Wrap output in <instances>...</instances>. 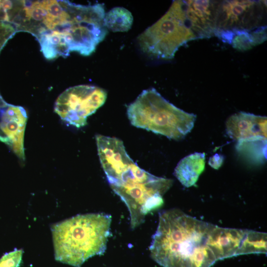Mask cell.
Returning <instances> with one entry per match:
<instances>
[{
  "label": "cell",
  "instance_id": "6da1fadb",
  "mask_svg": "<svg viewBox=\"0 0 267 267\" xmlns=\"http://www.w3.org/2000/svg\"><path fill=\"white\" fill-rule=\"evenodd\" d=\"M223 228L178 209L163 211L152 237L150 256L163 267H211L225 259Z\"/></svg>",
  "mask_w": 267,
  "mask_h": 267
},
{
  "label": "cell",
  "instance_id": "7a4b0ae2",
  "mask_svg": "<svg viewBox=\"0 0 267 267\" xmlns=\"http://www.w3.org/2000/svg\"><path fill=\"white\" fill-rule=\"evenodd\" d=\"M103 3L84 5L60 0L52 15L45 14L34 36L47 33L57 39L63 57L71 51L88 56L108 33Z\"/></svg>",
  "mask_w": 267,
  "mask_h": 267
},
{
  "label": "cell",
  "instance_id": "3957f363",
  "mask_svg": "<svg viewBox=\"0 0 267 267\" xmlns=\"http://www.w3.org/2000/svg\"><path fill=\"white\" fill-rule=\"evenodd\" d=\"M208 20L191 0H174L167 12L137 37L141 50L154 57L171 59L192 40L209 38Z\"/></svg>",
  "mask_w": 267,
  "mask_h": 267
},
{
  "label": "cell",
  "instance_id": "277c9868",
  "mask_svg": "<svg viewBox=\"0 0 267 267\" xmlns=\"http://www.w3.org/2000/svg\"><path fill=\"white\" fill-rule=\"evenodd\" d=\"M111 217L104 213L78 215L53 224L56 261L81 267L89 258L104 254L110 234Z\"/></svg>",
  "mask_w": 267,
  "mask_h": 267
},
{
  "label": "cell",
  "instance_id": "5b68a950",
  "mask_svg": "<svg viewBox=\"0 0 267 267\" xmlns=\"http://www.w3.org/2000/svg\"><path fill=\"white\" fill-rule=\"evenodd\" d=\"M108 181L127 206L133 229L144 222L148 213L163 205V196L173 183L171 179L149 173L134 162Z\"/></svg>",
  "mask_w": 267,
  "mask_h": 267
},
{
  "label": "cell",
  "instance_id": "8992f818",
  "mask_svg": "<svg viewBox=\"0 0 267 267\" xmlns=\"http://www.w3.org/2000/svg\"><path fill=\"white\" fill-rule=\"evenodd\" d=\"M128 117L134 126L179 140L192 129L196 116L178 108L154 88L145 89L130 104Z\"/></svg>",
  "mask_w": 267,
  "mask_h": 267
},
{
  "label": "cell",
  "instance_id": "52a82bcc",
  "mask_svg": "<svg viewBox=\"0 0 267 267\" xmlns=\"http://www.w3.org/2000/svg\"><path fill=\"white\" fill-rule=\"evenodd\" d=\"M107 92L104 89L90 85L70 87L57 98L54 112L60 118L77 128L87 124V118L105 103Z\"/></svg>",
  "mask_w": 267,
  "mask_h": 267
},
{
  "label": "cell",
  "instance_id": "ba28073f",
  "mask_svg": "<svg viewBox=\"0 0 267 267\" xmlns=\"http://www.w3.org/2000/svg\"><path fill=\"white\" fill-rule=\"evenodd\" d=\"M265 0L215 1L214 34L218 32L250 31L265 25Z\"/></svg>",
  "mask_w": 267,
  "mask_h": 267
},
{
  "label": "cell",
  "instance_id": "9c48e42d",
  "mask_svg": "<svg viewBox=\"0 0 267 267\" xmlns=\"http://www.w3.org/2000/svg\"><path fill=\"white\" fill-rule=\"evenodd\" d=\"M27 116L21 106L6 103L0 108V141L25 160L24 137Z\"/></svg>",
  "mask_w": 267,
  "mask_h": 267
},
{
  "label": "cell",
  "instance_id": "30bf717a",
  "mask_svg": "<svg viewBox=\"0 0 267 267\" xmlns=\"http://www.w3.org/2000/svg\"><path fill=\"white\" fill-rule=\"evenodd\" d=\"M95 139L99 160L107 178L118 174L134 162L121 139L101 134L96 135Z\"/></svg>",
  "mask_w": 267,
  "mask_h": 267
},
{
  "label": "cell",
  "instance_id": "8fae6325",
  "mask_svg": "<svg viewBox=\"0 0 267 267\" xmlns=\"http://www.w3.org/2000/svg\"><path fill=\"white\" fill-rule=\"evenodd\" d=\"M226 134L237 142L267 140V117L240 112L225 123Z\"/></svg>",
  "mask_w": 267,
  "mask_h": 267
},
{
  "label": "cell",
  "instance_id": "7c38bea8",
  "mask_svg": "<svg viewBox=\"0 0 267 267\" xmlns=\"http://www.w3.org/2000/svg\"><path fill=\"white\" fill-rule=\"evenodd\" d=\"M267 26L250 31H222L215 35L223 42L231 44L234 48L241 51L262 44L267 40Z\"/></svg>",
  "mask_w": 267,
  "mask_h": 267
},
{
  "label": "cell",
  "instance_id": "4fadbf2b",
  "mask_svg": "<svg viewBox=\"0 0 267 267\" xmlns=\"http://www.w3.org/2000/svg\"><path fill=\"white\" fill-rule=\"evenodd\" d=\"M204 153L196 152L182 158L178 164L174 175L185 187H190L196 182L205 168Z\"/></svg>",
  "mask_w": 267,
  "mask_h": 267
},
{
  "label": "cell",
  "instance_id": "5bb4252c",
  "mask_svg": "<svg viewBox=\"0 0 267 267\" xmlns=\"http://www.w3.org/2000/svg\"><path fill=\"white\" fill-rule=\"evenodd\" d=\"M131 12L123 7H115L105 13L104 24L107 30L117 32H127L133 23Z\"/></svg>",
  "mask_w": 267,
  "mask_h": 267
},
{
  "label": "cell",
  "instance_id": "9a60e30c",
  "mask_svg": "<svg viewBox=\"0 0 267 267\" xmlns=\"http://www.w3.org/2000/svg\"><path fill=\"white\" fill-rule=\"evenodd\" d=\"M23 250L15 249L5 254L0 259V267H19L22 261Z\"/></svg>",
  "mask_w": 267,
  "mask_h": 267
},
{
  "label": "cell",
  "instance_id": "2e32d148",
  "mask_svg": "<svg viewBox=\"0 0 267 267\" xmlns=\"http://www.w3.org/2000/svg\"><path fill=\"white\" fill-rule=\"evenodd\" d=\"M9 8L6 4L4 0H0V22L10 24V18L9 13Z\"/></svg>",
  "mask_w": 267,
  "mask_h": 267
},
{
  "label": "cell",
  "instance_id": "e0dca14e",
  "mask_svg": "<svg viewBox=\"0 0 267 267\" xmlns=\"http://www.w3.org/2000/svg\"><path fill=\"white\" fill-rule=\"evenodd\" d=\"M222 161V157L217 154L209 159V164L212 168L218 169L221 167Z\"/></svg>",
  "mask_w": 267,
  "mask_h": 267
},
{
  "label": "cell",
  "instance_id": "ac0fdd59",
  "mask_svg": "<svg viewBox=\"0 0 267 267\" xmlns=\"http://www.w3.org/2000/svg\"><path fill=\"white\" fill-rule=\"evenodd\" d=\"M7 42L6 38L0 34V52ZM6 103L0 95V107L4 106Z\"/></svg>",
  "mask_w": 267,
  "mask_h": 267
}]
</instances>
